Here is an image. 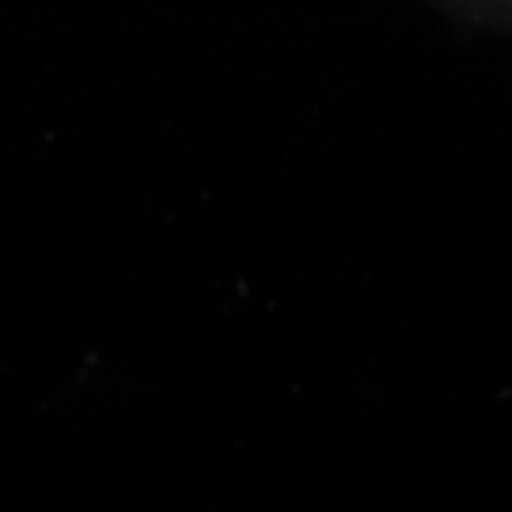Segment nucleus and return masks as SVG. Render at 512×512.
Instances as JSON below:
<instances>
[{
	"mask_svg": "<svg viewBox=\"0 0 512 512\" xmlns=\"http://www.w3.org/2000/svg\"><path fill=\"white\" fill-rule=\"evenodd\" d=\"M433 4L471 19V23H482V27L512 31V0H433Z\"/></svg>",
	"mask_w": 512,
	"mask_h": 512,
	"instance_id": "f257e3e1",
	"label": "nucleus"
}]
</instances>
